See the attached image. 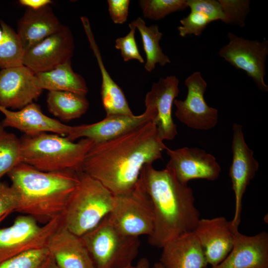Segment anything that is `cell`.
Wrapping results in <instances>:
<instances>
[{"label": "cell", "instance_id": "4dcf8cb0", "mask_svg": "<svg viewBox=\"0 0 268 268\" xmlns=\"http://www.w3.org/2000/svg\"><path fill=\"white\" fill-rule=\"evenodd\" d=\"M48 256L46 247L28 251L0 264V268H39Z\"/></svg>", "mask_w": 268, "mask_h": 268}, {"label": "cell", "instance_id": "ac0fdd59", "mask_svg": "<svg viewBox=\"0 0 268 268\" xmlns=\"http://www.w3.org/2000/svg\"><path fill=\"white\" fill-rule=\"evenodd\" d=\"M0 111L4 116L0 122L4 128L16 129L26 135L51 133L67 137L74 130V126L65 125L45 115L40 106L34 102L14 111L0 106Z\"/></svg>", "mask_w": 268, "mask_h": 268}, {"label": "cell", "instance_id": "ba28073f", "mask_svg": "<svg viewBox=\"0 0 268 268\" xmlns=\"http://www.w3.org/2000/svg\"><path fill=\"white\" fill-rule=\"evenodd\" d=\"M108 216L115 227L125 235H151L154 226L152 204L139 179L130 193L115 196Z\"/></svg>", "mask_w": 268, "mask_h": 268}, {"label": "cell", "instance_id": "ffe728a7", "mask_svg": "<svg viewBox=\"0 0 268 268\" xmlns=\"http://www.w3.org/2000/svg\"><path fill=\"white\" fill-rule=\"evenodd\" d=\"M49 256L59 268H95L81 238L62 225L49 239Z\"/></svg>", "mask_w": 268, "mask_h": 268}, {"label": "cell", "instance_id": "8992f818", "mask_svg": "<svg viewBox=\"0 0 268 268\" xmlns=\"http://www.w3.org/2000/svg\"><path fill=\"white\" fill-rule=\"evenodd\" d=\"M81 238L95 268H126L133 265L140 244L139 237L121 233L108 214Z\"/></svg>", "mask_w": 268, "mask_h": 268}, {"label": "cell", "instance_id": "e575fe53", "mask_svg": "<svg viewBox=\"0 0 268 268\" xmlns=\"http://www.w3.org/2000/svg\"><path fill=\"white\" fill-rule=\"evenodd\" d=\"M17 197L12 188L7 184L0 181V219H5L13 212H15Z\"/></svg>", "mask_w": 268, "mask_h": 268}, {"label": "cell", "instance_id": "9a60e30c", "mask_svg": "<svg viewBox=\"0 0 268 268\" xmlns=\"http://www.w3.org/2000/svg\"><path fill=\"white\" fill-rule=\"evenodd\" d=\"M236 230L231 221L220 216L199 220L194 232L202 248L207 263L214 267L231 251Z\"/></svg>", "mask_w": 268, "mask_h": 268}, {"label": "cell", "instance_id": "2e32d148", "mask_svg": "<svg viewBox=\"0 0 268 268\" xmlns=\"http://www.w3.org/2000/svg\"><path fill=\"white\" fill-rule=\"evenodd\" d=\"M179 82L175 75L160 78L153 83L145 96V106H150L155 111L152 122L162 141L173 140L178 134L177 125L172 119V108L179 93Z\"/></svg>", "mask_w": 268, "mask_h": 268}, {"label": "cell", "instance_id": "e0dca14e", "mask_svg": "<svg viewBox=\"0 0 268 268\" xmlns=\"http://www.w3.org/2000/svg\"><path fill=\"white\" fill-rule=\"evenodd\" d=\"M155 116L153 108L145 106L144 112L139 115L106 116L102 120L93 124L75 126L72 134L66 137L73 141L81 137L90 139L94 143L104 142L152 121Z\"/></svg>", "mask_w": 268, "mask_h": 268}, {"label": "cell", "instance_id": "74e56055", "mask_svg": "<svg viewBox=\"0 0 268 268\" xmlns=\"http://www.w3.org/2000/svg\"><path fill=\"white\" fill-rule=\"evenodd\" d=\"M39 268H59L49 256L47 257Z\"/></svg>", "mask_w": 268, "mask_h": 268}, {"label": "cell", "instance_id": "484cf974", "mask_svg": "<svg viewBox=\"0 0 268 268\" xmlns=\"http://www.w3.org/2000/svg\"><path fill=\"white\" fill-rule=\"evenodd\" d=\"M131 23L138 30L141 35L146 55L144 68L147 71H153L157 64L161 66H165L171 63L169 57L163 53L160 46L159 42L163 34L159 31L157 25L147 26L145 21L140 17Z\"/></svg>", "mask_w": 268, "mask_h": 268}, {"label": "cell", "instance_id": "7c38bea8", "mask_svg": "<svg viewBox=\"0 0 268 268\" xmlns=\"http://www.w3.org/2000/svg\"><path fill=\"white\" fill-rule=\"evenodd\" d=\"M74 47L70 30L63 25L58 31L25 51L22 64L34 73L49 71L70 60Z\"/></svg>", "mask_w": 268, "mask_h": 268}, {"label": "cell", "instance_id": "8fae6325", "mask_svg": "<svg viewBox=\"0 0 268 268\" xmlns=\"http://www.w3.org/2000/svg\"><path fill=\"white\" fill-rule=\"evenodd\" d=\"M231 148L232 160L229 176L235 195V206L234 217L231 221L234 229L238 230L241 221L243 197L258 170L259 164L254 156L253 151L245 141L242 126L236 123L233 126Z\"/></svg>", "mask_w": 268, "mask_h": 268}, {"label": "cell", "instance_id": "5bb4252c", "mask_svg": "<svg viewBox=\"0 0 268 268\" xmlns=\"http://www.w3.org/2000/svg\"><path fill=\"white\" fill-rule=\"evenodd\" d=\"M43 90L36 84L35 73L21 65L0 70V106L20 110L33 103Z\"/></svg>", "mask_w": 268, "mask_h": 268}, {"label": "cell", "instance_id": "603a6c76", "mask_svg": "<svg viewBox=\"0 0 268 268\" xmlns=\"http://www.w3.org/2000/svg\"><path fill=\"white\" fill-rule=\"evenodd\" d=\"M81 20L102 75L101 95L106 116L134 115L122 89L113 80L104 66L88 18L82 16Z\"/></svg>", "mask_w": 268, "mask_h": 268}, {"label": "cell", "instance_id": "836d02e7", "mask_svg": "<svg viewBox=\"0 0 268 268\" xmlns=\"http://www.w3.org/2000/svg\"><path fill=\"white\" fill-rule=\"evenodd\" d=\"M187 4L190 11L201 13L212 22L222 21L224 19L221 6L218 0H187Z\"/></svg>", "mask_w": 268, "mask_h": 268}, {"label": "cell", "instance_id": "83f0119b", "mask_svg": "<svg viewBox=\"0 0 268 268\" xmlns=\"http://www.w3.org/2000/svg\"><path fill=\"white\" fill-rule=\"evenodd\" d=\"M5 129L0 122V181L22 162L20 139Z\"/></svg>", "mask_w": 268, "mask_h": 268}, {"label": "cell", "instance_id": "d590c367", "mask_svg": "<svg viewBox=\"0 0 268 268\" xmlns=\"http://www.w3.org/2000/svg\"><path fill=\"white\" fill-rule=\"evenodd\" d=\"M109 15L115 24H122L127 20L129 0H108Z\"/></svg>", "mask_w": 268, "mask_h": 268}, {"label": "cell", "instance_id": "277c9868", "mask_svg": "<svg viewBox=\"0 0 268 268\" xmlns=\"http://www.w3.org/2000/svg\"><path fill=\"white\" fill-rule=\"evenodd\" d=\"M20 139L22 162L43 172L82 171L85 156L94 143L87 138L74 142L48 133L24 135Z\"/></svg>", "mask_w": 268, "mask_h": 268}, {"label": "cell", "instance_id": "f35d334b", "mask_svg": "<svg viewBox=\"0 0 268 268\" xmlns=\"http://www.w3.org/2000/svg\"><path fill=\"white\" fill-rule=\"evenodd\" d=\"M134 268H150L148 260L146 258H142L139 260Z\"/></svg>", "mask_w": 268, "mask_h": 268}, {"label": "cell", "instance_id": "8d00e7d4", "mask_svg": "<svg viewBox=\"0 0 268 268\" xmlns=\"http://www.w3.org/2000/svg\"><path fill=\"white\" fill-rule=\"evenodd\" d=\"M19 3L23 6L33 9H38L52 3L51 0H20Z\"/></svg>", "mask_w": 268, "mask_h": 268}, {"label": "cell", "instance_id": "f1b7e54d", "mask_svg": "<svg viewBox=\"0 0 268 268\" xmlns=\"http://www.w3.org/2000/svg\"><path fill=\"white\" fill-rule=\"evenodd\" d=\"M139 5L144 17L154 20L188 7L187 0H140Z\"/></svg>", "mask_w": 268, "mask_h": 268}, {"label": "cell", "instance_id": "60d3db41", "mask_svg": "<svg viewBox=\"0 0 268 268\" xmlns=\"http://www.w3.org/2000/svg\"><path fill=\"white\" fill-rule=\"evenodd\" d=\"M126 268H134V266L133 265H131V266H130Z\"/></svg>", "mask_w": 268, "mask_h": 268}, {"label": "cell", "instance_id": "9c48e42d", "mask_svg": "<svg viewBox=\"0 0 268 268\" xmlns=\"http://www.w3.org/2000/svg\"><path fill=\"white\" fill-rule=\"evenodd\" d=\"M229 42L220 49L218 56L237 69L245 72L262 91H268L265 83L266 63L268 55V40H251L227 33Z\"/></svg>", "mask_w": 268, "mask_h": 268}, {"label": "cell", "instance_id": "ab89813d", "mask_svg": "<svg viewBox=\"0 0 268 268\" xmlns=\"http://www.w3.org/2000/svg\"><path fill=\"white\" fill-rule=\"evenodd\" d=\"M152 268H165L160 262L155 263Z\"/></svg>", "mask_w": 268, "mask_h": 268}, {"label": "cell", "instance_id": "5b68a950", "mask_svg": "<svg viewBox=\"0 0 268 268\" xmlns=\"http://www.w3.org/2000/svg\"><path fill=\"white\" fill-rule=\"evenodd\" d=\"M62 214L63 225L81 237L96 227L112 210L115 195L84 172Z\"/></svg>", "mask_w": 268, "mask_h": 268}, {"label": "cell", "instance_id": "6da1fadb", "mask_svg": "<svg viewBox=\"0 0 268 268\" xmlns=\"http://www.w3.org/2000/svg\"><path fill=\"white\" fill-rule=\"evenodd\" d=\"M167 147L150 121L111 139L94 143L82 171L114 195H125L135 187L143 167L162 159Z\"/></svg>", "mask_w": 268, "mask_h": 268}, {"label": "cell", "instance_id": "52a82bcc", "mask_svg": "<svg viewBox=\"0 0 268 268\" xmlns=\"http://www.w3.org/2000/svg\"><path fill=\"white\" fill-rule=\"evenodd\" d=\"M3 220L0 219V224ZM62 224V214L42 226L29 215L17 216L10 226L0 228V264L25 252L46 248Z\"/></svg>", "mask_w": 268, "mask_h": 268}, {"label": "cell", "instance_id": "cb8c5ba5", "mask_svg": "<svg viewBox=\"0 0 268 268\" xmlns=\"http://www.w3.org/2000/svg\"><path fill=\"white\" fill-rule=\"evenodd\" d=\"M35 75L36 85L43 90L67 91L85 96L88 91L84 79L73 70L71 60Z\"/></svg>", "mask_w": 268, "mask_h": 268}, {"label": "cell", "instance_id": "7402d4cb", "mask_svg": "<svg viewBox=\"0 0 268 268\" xmlns=\"http://www.w3.org/2000/svg\"><path fill=\"white\" fill-rule=\"evenodd\" d=\"M162 248L159 262L165 268H206L208 265L194 232L176 238Z\"/></svg>", "mask_w": 268, "mask_h": 268}, {"label": "cell", "instance_id": "d6986e66", "mask_svg": "<svg viewBox=\"0 0 268 268\" xmlns=\"http://www.w3.org/2000/svg\"><path fill=\"white\" fill-rule=\"evenodd\" d=\"M211 268H268V233L247 236L236 231L229 254Z\"/></svg>", "mask_w": 268, "mask_h": 268}, {"label": "cell", "instance_id": "d4e9b609", "mask_svg": "<svg viewBox=\"0 0 268 268\" xmlns=\"http://www.w3.org/2000/svg\"><path fill=\"white\" fill-rule=\"evenodd\" d=\"M47 104L49 111L64 121L80 118L89 107L85 96L67 91H49Z\"/></svg>", "mask_w": 268, "mask_h": 268}, {"label": "cell", "instance_id": "1f68e13d", "mask_svg": "<svg viewBox=\"0 0 268 268\" xmlns=\"http://www.w3.org/2000/svg\"><path fill=\"white\" fill-rule=\"evenodd\" d=\"M212 21L206 16L196 11L190 13L180 20L181 25L177 29L179 35L185 37L188 35H201L207 26Z\"/></svg>", "mask_w": 268, "mask_h": 268}, {"label": "cell", "instance_id": "4fadbf2b", "mask_svg": "<svg viewBox=\"0 0 268 268\" xmlns=\"http://www.w3.org/2000/svg\"><path fill=\"white\" fill-rule=\"evenodd\" d=\"M169 157L165 168L184 185L189 181L201 179L214 181L218 178L221 169L216 158L205 150L196 147H184L166 150Z\"/></svg>", "mask_w": 268, "mask_h": 268}, {"label": "cell", "instance_id": "30bf717a", "mask_svg": "<svg viewBox=\"0 0 268 268\" xmlns=\"http://www.w3.org/2000/svg\"><path fill=\"white\" fill-rule=\"evenodd\" d=\"M188 93L184 100L175 99L176 118L187 127L209 130L218 123V110L209 106L204 98L207 84L200 71H195L185 80Z\"/></svg>", "mask_w": 268, "mask_h": 268}, {"label": "cell", "instance_id": "4316f807", "mask_svg": "<svg viewBox=\"0 0 268 268\" xmlns=\"http://www.w3.org/2000/svg\"><path fill=\"white\" fill-rule=\"evenodd\" d=\"M24 51L16 33L3 20H0V68L23 65Z\"/></svg>", "mask_w": 268, "mask_h": 268}, {"label": "cell", "instance_id": "f546056e", "mask_svg": "<svg viewBox=\"0 0 268 268\" xmlns=\"http://www.w3.org/2000/svg\"><path fill=\"white\" fill-rule=\"evenodd\" d=\"M224 15L222 22L243 28L250 10L249 0H218Z\"/></svg>", "mask_w": 268, "mask_h": 268}, {"label": "cell", "instance_id": "3957f363", "mask_svg": "<svg viewBox=\"0 0 268 268\" xmlns=\"http://www.w3.org/2000/svg\"><path fill=\"white\" fill-rule=\"evenodd\" d=\"M7 175L17 197L15 212L43 224L63 214L79 182L78 172H43L23 162Z\"/></svg>", "mask_w": 268, "mask_h": 268}, {"label": "cell", "instance_id": "d6a6232c", "mask_svg": "<svg viewBox=\"0 0 268 268\" xmlns=\"http://www.w3.org/2000/svg\"><path fill=\"white\" fill-rule=\"evenodd\" d=\"M130 32L125 36L117 38L115 41V48L120 50L121 56L125 62L131 60H136L140 63H144V59L141 56L135 40L136 27L129 24Z\"/></svg>", "mask_w": 268, "mask_h": 268}, {"label": "cell", "instance_id": "7a4b0ae2", "mask_svg": "<svg viewBox=\"0 0 268 268\" xmlns=\"http://www.w3.org/2000/svg\"><path fill=\"white\" fill-rule=\"evenodd\" d=\"M152 204L154 226L148 243L162 248L168 242L194 232L200 219L192 189L179 182L168 169L145 165L139 176Z\"/></svg>", "mask_w": 268, "mask_h": 268}, {"label": "cell", "instance_id": "44dd1931", "mask_svg": "<svg viewBox=\"0 0 268 268\" xmlns=\"http://www.w3.org/2000/svg\"><path fill=\"white\" fill-rule=\"evenodd\" d=\"M63 26L50 5L26 8L17 22L16 33L24 52L58 31Z\"/></svg>", "mask_w": 268, "mask_h": 268}]
</instances>
